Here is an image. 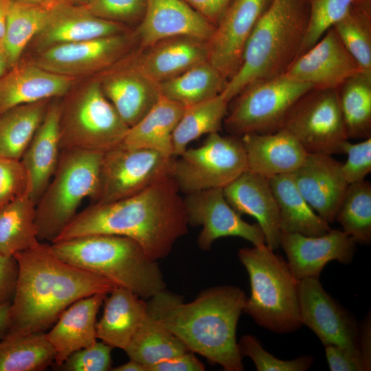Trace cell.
Returning <instances> with one entry per match:
<instances>
[{
	"instance_id": "cell-37",
	"label": "cell",
	"mask_w": 371,
	"mask_h": 371,
	"mask_svg": "<svg viewBox=\"0 0 371 371\" xmlns=\"http://www.w3.org/2000/svg\"><path fill=\"white\" fill-rule=\"evenodd\" d=\"M130 359L148 367L190 351L173 333L147 316L124 350Z\"/></svg>"
},
{
	"instance_id": "cell-8",
	"label": "cell",
	"mask_w": 371,
	"mask_h": 371,
	"mask_svg": "<svg viewBox=\"0 0 371 371\" xmlns=\"http://www.w3.org/2000/svg\"><path fill=\"white\" fill-rule=\"evenodd\" d=\"M60 148L104 153L122 142L129 127L93 80L60 104Z\"/></svg>"
},
{
	"instance_id": "cell-54",
	"label": "cell",
	"mask_w": 371,
	"mask_h": 371,
	"mask_svg": "<svg viewBox=\"0 0 371 371\" xmlns=\"http://www.w3.org/2000/svg\"><path fill=\"white\" fill-rule=\"evenodd\" d=\"M10 1V0H0V46L1 47Z\"/></svg>"
},
{
	"instance_id": "cell-2",
	"label": "cell",
	"mask_w": 371,
	"mask_h": 371,
	"mask_svg": "<svg viewBox=\"0 0 371 371\" xmlns=\"http://www.w3.org/2000/svg\"><path fill=\"white\" fill-rule=\"evenodd\" d=\"M14 257L18 276L5 337L43 333L77 300L95 293L109 294L117 286L60 259L48 243L39 242Z\"/></svg>"
},
{
	"instance_id": "cell-5",
	"label": "cell",
	"mask_w": 371,
	"mask_h": 371,
	"mask_svg": "<svg viewBox=\"0 0 371 371\" xmlns=\"http://www.w3.org/2000/svg\"><path fill=\"white\" fill-rule=\"evenodd\" d=\"M51 248L65 262L100 275L145 300L166 288L157 261L130 238L90 235L53 243Z\"/></svg>"
},
{
	"instance_id": "cell-11",
	"label": "cell",
	"mask_w": 371,
	"mask_h": 371,
	"mask_svg": "<svg viewBox=\"0 0 371 371\" xmlns=\"http://www.w3.org/2000/svg\"><path fill=\"white\" fill-rule=\"evenodd\" d=\"M307 153H342L348 140L337 89H314L302 96L286 116L282 126Z\"/></svg>"
},
{
	"instance_id": "cell-41",
	"label": "cell",
	"mask_w": 371,
	"mask_h": 371,
	"mask_svg": "<svg viewBox=\"0 0 371 371\" xmlns=\"http://www.w3.org/2000/svg\"><path fill=\"white\" fill-rule=\"evenodd\" d=\"M335 220L357 243H370L371 184L368 181L348 184Z\"/></svg>"
},
{
	"instance_id": "cell-22",
	"label": "cell",
	"mask_w": 371,
	"mask_h": 371,
	"mask_svg": "<svg viewBox=\"0 0 371 371\" xmlns=\"http://www.w3.org/2000/svg\"><path fill=\"white\" fill-rule=\"evenodd\" d=\"M223 192L227 201L239 214L256 218L269 248L276 251L280 247L279 208L267 178L246 170Z\"/></svg>"
},
{
	"instance_id": "cell-16",
	"label": "cell",
	"mask_w": 371,
	"mask_h": 371,
	"mask_svg": "<svg viewBox=\"0 0 371 371\" xmlns=\"http://www.w3.org/2000/svg\"><path fill=\"white\" fill-rule=\"evenodd\" d=\"M271 0H230L207 45V61L228 80L239 69L247 41Z\"/></svg>"
},
{
	"instance_id": "cell-14",
	"label": "cell",
	"mask_w": 371,
	"mask_h": 371,
	"mask_svg": "<svg viewBox=\"0 0 371 371\" xmlns=\"http://www.w3.org/2000/svg\"><path fill=\"white\" fill-rule=\"evenodd\" d=\"M183 201L188 225L202 227L197 239L201 249L209 250L216 240L228 236L242 238L255 246L266 244L260 225L245 221L227 201L222 188L188 194Z\"/></svg>"
},
{
	"instance_id": "cell-20",
	"label": "cell",
	"mask_w": 371,
	"mask_h": 371,
	"mask_svg": "<svg viewBox=\"0 0 371 371\" xmlns=\"http://www.w3.org/2000/svg\"><path fill=\"white\" fill-rule=\"evenodd\" d=\"M292 174L298 190L312 209L329 224L335 221L348 186L342 174L341 162L331 155L308 153Z\"/></svg>"
},
{
	"instance_id": "cell-3",
	"label": "cell",
	"mask_w": 371,
	"mask_h": 371,
	"mask_svg": "<svg viewBox=\"0 0 371 371\" xmlns=\"http://www.w3.org/2000/svg\"><path fill=\"white\" fill-rule=\"evenodd\" d=\"M246 300L243 290L231 285L209 288L190 302L164 289L149 299L147 311L190 351L226 371H242L236 333Z\"/></svg>"
},
{
	"instance_id": "cell-25",
	"label": "cell",
	"mask_w": 371,
	"mask_h": 371,
	"mask_svg": "<svg viewBox=\"0 0 371 371\" xmlns=\"http://www.w3.org/2000/svg\"><path fill=\"white\" fill-rule=\"evenodd\" d=\"M74 80L34 63H18L0 77V113L19 105L64 95Z\"/></svg>"
},
{
	"instance_id": "cell-48",
	"label": "cell",
	"mask_w": 371,
	"mask_h": 371,
	"mask_svg": "<svg viewBox=\"0 0 371 371\" xmlns=\"http://www.w3.org/2000/svg\"><path fill=\"white\" fill-rule=\"evenodd\" d=\"M325 351L331 371H367L358 348L330 345L325 346Z\"/></svg>"
},
{
	"instance_id": "cell-36",
	"label": "cell",
	"mask_w": 371,
	"mask_h": 371,
	"mask_svg": "<svg viewBox=\"0 0 371 371\" xmlns=\"http://www.w3.org/2000/svg\"><path fill=\"white\" fill-rule=\"evenodd\" d=\"M51 8L39 4L10 0L2 41L10 69L19 62L27 44L42 29Z\"/></svg>"
},
{
	"instance_id": "cell-13",
	"label": "cell",
	"mask_w": 371,
	"mask_h": 371,
	"mask_svg": "<svg viewBox=\"0 0 371 371\" xmlns=\"http://www.w3.org/2000/svg\"><path fill=\"white\" fill-rule=\"evenodd\" d=\"M135 41V34L124 32L56 45L43 49L34 64L73 78L102 72L127 56Z\"/></svg>"
},
{
	"instance_id": "cell-46",
	"label": "cell",
	"mask_w": 371,
	"mask_h": 371,
	"mask_svg": "<svg viewBox=\"0 0 371 371\" xmlns=\"http://www.w3.org/2000/svg\"><path fill=\"white\" fill-rule=\"evenodd\" d=\"M27 193L29 180L21 161L0 156V210Z\"/></svg>"
},
{
	"instance_id": "cell-23",
	"label": "cell",
	"mask_w": 371,
	"mask_h": 371,
	"mask_svg": "<svg viewBox=\"0 0 371 371\" xmlns=\"http://www.w3.org/2000/svg\"><path fill=\"white\" fill-rule=\"evenodd\" d=\"M125 25L95 16L84 5L63 1L51 8L45 25L35 36L38 47H49L126 32Z\"/></svg>"
},
{
	"instance_id": "cell-42",
	"label": "cell",
	"mask_w": 371,
	"mask_h": 371,
	"mask_svg": "<svg viewBox=\"0 0 371 371\" xmlns=\"http://www.w3.org/2000/svg\"><path fill=\"white\" fill-rule=\"evenodd\" d=\"M361 1L309 0L308 27L297 57L313 47L354 5Z\"/></svg>"
},
{
	"instance_id": "cell-57",
	"label": "cell",
	"mask_w": 371,
	"mask_h": 371,
	"mask_svg": "<svg viewBox=\"0 0 371 371\" xmlns=\"http://www.w3.org/2000/svg\"><path fill=\"white\" fill-rule=\"evenodd\" d=\"M15 1L28 2V3H32L39 4V5H44L48 8H53L57 4L63 1H65L67 0H15Z\"/></svg>"
},
{
	"instance_id": "cell-58",
	"label": "cell",
	"mask_w": 371,
	"mask_h": 371,
	"mask_svg": "<svg viewBox=\"0 0 371 371\" xmlns=\"http://www.w3.org/2000/svg\"><path fill=\"white\" fill-rule=\"evenodd\" d=\"M67 1L74 4L84 5L90 3L92 0H67Z\"/></svg>"
},
{
	"instance_id": "cell-55",
	"label": "cell",
	"mask_w": 371,
	"mask_h": 371,
	"mask_svg": "<svg viewBox=\"0 0 371 371\" xmlns=\"http://www.w3.org/2000/svg\"><path fill=\"white\" fill-rule=\"evenodd\" d=\"M113 371H147L146 368L142 363L130 359L128 362L111 369Z\"/></svg>"
},
{
	"instance_id": "cell-28",
	"label": "cell",
	"mask_w": 371,
	"mask_h": 371,
	"mask_svg": "<svg viewBox=\"0 0 371 371\" xmlns=\"http://www.w3.org/2000/svg\"><path fill=\"white\" fill-rule=\"evenodd\" d=\"M60 117V104H49L21 159L28 177L29 194L36 204L52 179L58 161Z\"/></svg>"
},
{
	"instance_id": "cell-31",
	"label": "cell",
	"mask_w": 371,
	"mask_h": 371,
	"mask_svg": "<svg viewBox=\"0 0 371 371\" xmlns=\"http://www.w3.org/2000/svg\"><path fill=\"white\" fill-rule=\"evenodd\" d=\"M268 180L278 205L282 232L316 236L331 229L303 197L292 173L276 175Z\"/></svg>"
},
{
	"instance_id": "cell-45",
	"label": "cell",
	"mask_w": 371,
	"mask_h": 371,
	"mask_svg": "<svg viewBox=\"0 0 371 371\" xmlns=\"http://www.w3.org/2000/svg\"><path fill=\"white\" fill-rule=\"evenodd\" d=\"M112 348L103 341H96L91 345L71 353L56 368L63 371L111 370Z\"/></svg>"
},
{
	"instance_id": "cell-26",
	"label": "cell",
	"mask_w": 371,
	"mask_h": 371,
	"mask_svg": "<svg viewBox=\"0 0 371 371\" xmlns=\"http://www.w3.org/2000/svg\"><path fill=\"white\" fill-rule=\"evenodd\" d=\"M107 295L95 293L77 300L62 313L56 324L45 333L55 351V368L74 352L97 341V314Z\"/></svg>"
},
{
	"instance_id": "cell-52",
	"label": "cell",
	"mask_w": 371,
	"mask_h": 371,
	"mask_svg": "<svg viewBox=\"0 0 371 371\" xmlns=\"http://www.w3.org/2000/svg\"><path fill=\"white\" fill-rule=\"evenodd\" d=\"M359 350L366 370L371 369V318L370 313L364 318L359 326Z\"/></svg>"
},
{
	"instance_id": "cell-18",
	"label": "cell",
	"mask_w": 371,
	"mask_h": 371,
	"mask_svg": "<svg viewBox=\"0 0 371 371\" xmlns=\"http://www.w3.org/2000/svg\"><path fill=\"white\" fill-rule=\"evenodd\" d=\"M360 71L358 63L332 27L291 63L285 74L314 89H338Z\"/></svg>"
},
{
	"instance_id": "cell-21",
	"label": "cell",
	"mask_w": 371,
	"mask_h": 371,
	"mask_svg": "<svg viewBox=\"0 0 371 371\" xmlns=\"http://www.w3.org/2000/svg\"><path fill=\"white\" fill-rule=\"evenodd\" d=\"M215 26L183 0H147L135 31L139 49L170 37L187 36L208 41Z\"/></svg>"
},
{
	"instance_id": "cell-10",
	"label": "cell",
	"mask_w": 371,
	"mask_h": 371,
	"mask_svg": "<svg viewBox=\"0 0 371 371\" xmlns=\"http://www.w3.org/2000/svg\"><path fill=\"white\" fill-rule=\"evenodd\" d=\"M247 169L245 150L240 137L207 135L203 144L186 149L175 157L170 176L179 192L186 194L222 188Z\"/></svg>"
},
{
	"instance_id": "cell-49",
	"label": "cell",
	"mask_w": 371,
	"mask_h": 371,
	"mask_svg": "<svg viewBox=\"0 0 371 371\" xmlns=\"http://www.w3.org/2000/svg\"><path fill=\"white\" fill-rule=\"evenodd\" d=\"M18 276V263L14 256L0 255V305L10 303Z\"/></svg>"
},
{
	"instance_id": "cell-30",
	"label": "cell",
	"mask_w": 371,
	"mask_h": 371,
	"mask_svg": "<svg viewBox=\"0 0 371 371\" xmlns=\"http://www.w3.org/2000/svg\"><path fill=\"white\" fill-rule=\"evenodd\" d=\"M184 109V106L161 95L153 108L129 128L120 145L153 150L172 157V134Z\"/></svg>"
},
{
	"instance_id": "cell-32",
	"label": "cell",
	"mask_w": 371,
	"mask_h": 371,
	"mask_svg": "<svg viewBox=\"0 0 371 371\" xmlns=\"http://www.w3.org/2000/svg\"><path fill=\"white\" fill-rule=\"evenodd\" d=\"M227 82L228 80L205 60L159 85L161 95L186 107L222 93Z\"/></svg>"
},
{
	"instance_id": "cell-9",
	"label": "cell",
	"mask_w": 371,
	"mask_h": 371,
	"mask_svg": "<svg viewBox=\"0 0 371 371\" xmlns=\"http://www.w3.org/2000/svg\"><path fill=\"white\" fill-rule=\"evenodd\" d=\"M313 88L285 74L254 83L234 98L223 121L225 128L238 137L279 130L293 106Z\"/></svg>"
},
{
	"instance_id": "cell-43",
	"label": "cell",
	"mask_w": 371,
	"mask_h": 371,
	"mask_svg": "<svg viewBox=\"0 0 371 371\" xmlns=\"http://www.w3.org/2000/svg\"><path fill=\"white\" fill-rule=\"evenodd\" d=\"M242 357H249L258 371H306L313 363V357L304 355L292 360H282L266 351L254 336L245 335L238 342Z\"/></svg>"
},
{
	"instance_id": "cell-53",
	"label": "cell",
	"mask_w": 371,
	"mask_h": 371,
	"mask_svg": "<svg viewBox=\"0 0 371 371\" xmlns=\"http://www.w3.org/2000/svg\"><path fill=\"white\" fill-rule=\"evenodd\" d=\"M10 304L0 305V339H3L8 331Z\"/></svg>"
},
{
	"instance_id": "cell-7",
	"label": "cell",
	"mask_w": 371,
	"mask_h": 371,
	"mask_svg": "<svg viewBox=\"0 0 371 371\" xmlns=\"http://www.w3.org/2000/svg\"><path fill=\"white\" fill-rule=\"evenodd\" d=\"M104 153L61 150L55 172L36 205L39 241L52 243L76 216L87 197L94 199L99 186Z\"/></svg>"
},
{
	"instance_id": "cell-17",
	"label": "cell",
	"mask_w": 371,
	"mask_h": 371,
	"mask_svg": "<svg viewBox=\"0 0 371 371\" xmlns=\"http://www.w3.org/2000/svg\"><path fill=\"white\" fill-rule=\"evenodd\" d=\"M102 92L130 128L139 122L161 96L159 83L139 67L136 52L101 72Z\"/></svg>"
},
{
	"instance_id": "cell-50",
	"label": "cell",
	"mask_w": 371,
	"mask_h": 371,
	"mask_svg": "<svg viewBox=\"0 0 371 371\" xmlns=\"http://www.w3.org/2000/svg\"><path fill=\"white\" fill-rule=\"evenodd\" d=\"M205 366L194 352L182 355L159 362L148 368V371H203Z\"/></svg>"
},
{
	"instance_id": "cell-51",
	"label": "cell",
	"mask_w": 371,
	"mask_h": 371,
	"mask_svg": "<svg viewBox=\"0 0 371 371\" xmlns=\"http://www.w3.org/2000/svg\"><path fill=\"white\" fill-rule=\"evenodd\" d=\"M214 26L230 0H183Z\"/></svg>"
},
{
	"instance_id": "cell-29",
	"label": "cell",
	"mask_w": 371,
	"mask_h": 371,
	"mask_svg": "<svg viewBox=\"0 0 371 371\" xmlns=\"http://www.w3.org/2000/svg\"><path fill=\"white\" fill-rule=\"evenodd\" d=\"M104 301V312L96 323L97 339L125 350L147 316V302L133 291L115 286Z\"/></svg>"
},
{
	"instance_id": "cell-4",
	"label": "cell",
	"mask_w": 371,
	"mask_h": 371,
	"mask_svg": "<svg viewBox=\"0 0 371 371\" xmlns=\"http://www.w3.org/2000/svg\"><path fill=\"white\" fill-rule=\"evenodd\" d=\"M308 18L309 0H271L222 93L225 98L230 102L246 87L284 74L299 54Z\"/></svg>"
},
{
	"instance_id": "cell-56",
	"label": "cell",
	"mask_w": 371,
	"mask_h": 371,
	"mask_svg": "<svg viewBox=\"0 0 371 371\" xmlns=\"http://www.w3.org/2000/svg\"><path fill=\"white\" fill-rule=\"evenodd\" d=\"M10 69V66L6 54L3 47L0 46V77L5 74Z\"/></svg>"
},
{
	"instance_id": "cell-27",
	"label": "cell",
	"mask_w": 371,
	"mask_h": 371,
	"mask_svg": "<svg viewBox=\"0 0 371 371\" xmlns=\"http://www.w3.org/2000/svg\"><path fill=\"white\" fill-rule=\"evenodd\" d=\"M142 70L157 83L207 60V41L187 36L167 38L136 52Z\"/></svg>"
},
{
	"instance_id": "cell-12",
	"label": "cell",
	"mask_w": 371,
	"mask_h": 371,
	"mask_svg": "<svg viewBox=\"0 0 371 371\" xmlns=\"http://www.w3.org/2000/svg\"><path fill=\"white\" fill-rule=\"evenodd\" d=\"M174 159L156 150L120 145L106 151L94 203H111L139 193L170 175Z\"/></svg>"
},
{
	"instance_id": "cell-44",
	"label": "cell",
	"mask_w": 371,
	"mask_h": 371,
	"mask_svg": "<svg viewBox=\"0 0 371 371\" xmlns=\"http://www.w3.org/2000/svg\"><path fill=\"white\" fill-rule=\"evenodd\" d=\"M147 0H92L84 6L101 19L121 23H139L143 19Z\"/></svg>"
},
{
	"instance_id": "cell-47",
	"label": "cell",
	"mask_w": 371,
	"mask_h": 371,
	"mask_svg": "<svg viewBox=\"0 0 371 371\" xmlns=\"http://www.w3.org/2000/svg\"><path fill=\"white\" fill-rule=\"evenodd\" d=\"M342 153L347 155L346 162L341 163L346 182L350 184L365 179L371 172V137L355 144L346 141Z\"/></svg>"
},
{
	"instance_id": "cell-19",
	"label": "cell",
	"mask_w": 371,
	"mask_h": 371,
	"mask_svg": "<svg viewBox=\"0 0 371 371\" xmlns=\"http://www.w3.org/2000/svg\"><path fill=\"white\" fill-rule=\"evenodd\" d=\"M356 245V241L343 230L333 229L316 236L282 232L280 237V247L286 253L289 269L298 280L319 278L330 261L350 264L357 250Z\"/></svg>"
},
{
	"instance_id": "cell-15",
	"label": "cell",
	"mask_w": 371,
	"mask_h": 371,
	"mask_svg": "<svg viewBox=\"0 0 371 371\" xmlns=\"http://www.w3.org/2000/svg\"><path fill=\"white\" fill-rule=\"evenodd\" d=\"M298 293L302 324L324 346L359 349V326L355 318L325 291L319 278L300 280Z\"/></svg>"
},
{
	"instance_id": "cell-39",
	"label": "cell",
	"mask_w": 371,
	"mask_h": 371,
	"mask_svg": "<svg viewBox=\"0 0 371 371\" xmlns=\"http://www.w3.org/2000/svg\"><path fill=\"white\" fill-rule=\"evenodd\" d=\"M55 351L44 333L0 341V371H41L53 365Z\"/></svg>"
},
{
	"instance_id": "cell-40",
	"label": "cell",
	"mask_w": 371,
	"mask_h": 371,
	"mask_svg": "<svg viewBox=\"0 0 371 371\" xmlns=\"http://www.w3.org/2000/svg\"><path fill=\"white\" fill-rule=\"evenodd\" d=\"M333 27L361 71L371 73V0L354 5Z\"/></svg>"
},
{
	"instance_id": "cell-24",
	"label": "cell",
	"mask_w": 371,
	"mask_h": 371,
	"mask_svg": "<svg viewBox=\"0 0 371 371\" xmlns=\"http://www.w3.org/2000/svg\"><path fill=\"white\" fill-rule=\"evenodd\" d=\"M240 138L246 155L247 170L267 179L293 173L308 154L284 128L271 133H246Z\"/></svg>"
},
{
	"instance_id": "cell-35",
	"label": "cell",
	"mask_w": 371,
	"mask_h": 371,
	"mask_svg": "<svg viewBox=\"0 0 371 371\" xmlns=\"http://www.w3.org/2000/svg\"><path fill=\"white\" fill-rule=\"evenodd\" d=\"M229 103L221 93L186 106L172 134V157L181 155L190 142L202 135L218 132L227 113Z\"/></svg>"
},
{
	"instance_id": "cell-34",
	"label": "cell",
	"mask_w": 371,
	"mask_h": 371,
	"mask_svg": "<svg viewBox=\"0 0 371 371\" xmlns=\"http://www.w3.org/2000/svg\"><path fill=\"white\" fill-rule=\"evenodd\" d=\"M48 100L0 113V156L21 160L48 107Z\"/></svg>"
},
{
	"instance_id": "cell-38",
	"label": "cell",
	"mask_w": 371,
	"mask_h": 371,
	"mask_svg": "<svg viewBox=\"0 0 371 371\" xmlns=\"http://www.w3.org/2000/svg\"><path fill=\"white\" fill-rule=\"evenodd\" d=\"M339 106L349 139L371 134V73L360 71L338 89Z\"/></svg>"
},
{
	"instance_id": "cell-33",
	"label": "cell",
	"mask_w": 371,
	"mask_h": 371,
	"mask_svg": "<svg viewBox=\"0 0 371 371\" xmlns=\"http://www.w3.org/2000/svg\"><path fill=\"white\" fill-rule=\"evenodd\" d=\"M36 203L25 194L0 210V255H14L39 242L36 225Z\"/></svg>"
},
{
	"instance_id": "cell-1",
	"label": "cell",
	"mask_w": 371,
	"mask_h": 371,
	"mask_svg": "<svg viewBox=\"0 0 371 371\" xmlns=\"http://www.w3.org/2000/svg\"><path fill=\"white\" fill-rule=\"evenodd\" d=\"M179 192L169 175L130 197L94 203L76 214L52 243L95 234L122 236L139 243L151 260L163 259L188 229Z\"/></svg>"
},
{
	"instance_id": "cell-6",
	"label": "cell",
	"mask_w": 371,
	"mask_h": 371,
	"mask_svg": "<svg viewBox=\"0 0 371 371\" xmlns=\"http://www.w3.org/2000/svg\"><path fill=\"white\" fill-rule=\"evenodd\" d=\"M238 258L249 277L251 295L243 312L273 333L285 334L302 326L299 280L287 261L266 244L239 249Z\"/></svg>"
}]
</instances>
